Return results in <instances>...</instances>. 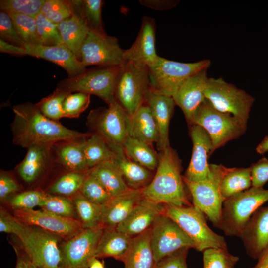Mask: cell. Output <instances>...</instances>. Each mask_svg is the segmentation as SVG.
<instances>
[{"label":"cell","instance_id":"d590c367","mask_svg":"<svg viewBox=\"0 0 268 268\" xmlns=\"http://www.w3.org/2000/svg\"><path fill=\"white\" fill-rule=\"evenodd\" d=\"M84 153L88 168L106 161H113L115 155L107 143L99 135L90 134L85 141Z\"/></svg>","mask_w":268,"mask_h":268},{"label":"cell","instance_id":"836d02e7","mask_svg":"<svg viewBox=\"0 0 268 268\" xmlns=\"http://www.w3.org/2000/svg\"><path fill=\"white\" fill-rule=\"evenodd\" d=\"M126 155L133 161L150 171L156 170L158 154L147 143L129 136L123 146Z\"/></svg>","mask_w":268,"mask_h":268},{"label":"cell","instance_id":"484cf974","mask_svg":"<svg viewBox=\"0 0 268 268\" xmlns=\"http://www.w3.org/2000/svg\"><path fill=\"white\" fill-rule=\"evenodd\" d=\"M122 261L124 268H155L156 262L151 244V228L132 238Z\"/></svg>","mask_w":268,"mask_h":268},{"label":"cell","instance_id":"4316f807","mask_svg":"<svg viewBox=\"0 0 268 268\" xmlns=\"http://www.w3.org/2000/svg\"><path fill=\"white\" fill-rule=\"evenodd\" d=\"M71 4L73 11L71 15L57 25L63 44L70 49L80 60V50L90 29L85 19Z\"/></svg>","mask_w":268,"mask_h":268},{"label":"cell","instance_id":"d6a6232c","mask_svg":"<svg viewBox=\"0 0 268 268\" xmlns=\"http://www.w3.org/2000/svg\"><path fill=\"white\" fill-rule=\"evenodd\" d=\"M252 187L250 167L228 168L220 185V193L224 201Z\"/></svg>","mask_w":268,"mask_h":268},{"label":"cell","instance_id":"cb8c5ba5","mask_svg":"<svg viewBox=\"0 0 268 268\" xmlns=\"http://www.w3.org/2000/svg\"><path fill=\"white\" fill-rule=\"evenodd\" d=\"M145 103L149 107L159 131L158 150H163L170 146L169 126L176 105L172 97L157 94L148 90Z\"/></svg>","mask_w":268,"mask_h":268},{"label":"cell","instance_id":"ba28073f","mask_svg":"<svg viewBox=\"0 0 268 268\" xmlns=\"http://www.w3.org/2000/svg\"><path fill=\"white\" fill-rule=\"evenodd\" d=\"M210 65L208 59L186 63L160 57L154 65L148 67L149 90L157 94L173 97L184 80L197 72L209 68Z\"/></svg>","mask_w":268,"mask_h":268},{"label":"cell","instance_id":"8992f818","mask_svg":"<svg viewBox=\"0 0 268 268\" xmlns=\"http://www.w3.org/2000/svg\"><path fill=\"white\" fill-rule=\"evenodd\" d=\"M194 124L202 127L210 135L212 143L211 155L228 142L244 134L247 125L234 115L217 110L206 99L195 113L192 125Z\"/></svg>","mask_w":268,"mask_h":268},{"label":"cell","instance_id":"816d5d0a","mask_svg":"<svg viewBox=\"0 0 268 268\" xmlns=\"http://www.w3.org/2000/svg\"><path fill=\"white\" fill-rule=\"evenodd\" d=\"M189 249L183 248L164 257L156 263L155 268H188L186 258Z\"/></svg>","mask_w":268,"mask_h":268},{"label":"cell","instance_id":"1f68e13d","mask_svg":"<svg viewBox=\"0 0 268 268\" xmlns=\"http://www.w3.org/2000/svg\"><path fill=\"white\" fill-rule=\"evenodd\" d=\"M86 138L65 141L57 148V154L59 161L70 171L83 172L90 170L84 153Z\"/></svg>","mask_w":268,"mask_h":268},{"label":"cell","instance_id":"e0dca14e","mask_svg":"<svg viewBox=\"0 0 268 268\" xmlns=\"http://www.w3.org/2000/svg\"><path fill=\"white\" fill-rule=\"evenodd\" d=\"M189 134L193 143L192 153L183 177L193 182L203 181L211 172L208 158L212 149V140L206 130L198 125L190 126Z\"/></svg>","mask_w":268,"mask_h":268},{"label":"cell","instance_id":"db71d44e","mask_svg":"<svg viewBox=\"0 0 268 268\" xmlns=\"http://www.w3.org/2000/svg\"><path fill=\"white\" fill-rule=\"evenodd\" d=\"M143 6L158 11L170 9L175 7L179 0H139Z\"/></svg>","mask_w":268,"mask_h":268},{"label":"cell","instance_id":"d6986e66","mask_svg":"<svg viewBox=\"0 0 268 268\" xmlns=\"http://www.w3.org/2000/svg\"><path fill=\"white\" fill-rule=\"evenodd\" d=\"M239 237L249 256L258 260L262 256L268 248V206L253 213Z\"/></svg>","mask_w":268,"mask_h":268},{"label":"cell","instance_id":"30bf717a","mask_svg":"<svg viewBox=\"0 0 268 268\" xmlns=\"http://www.w3.org/2000/svg\"><path fill=\"white\" fill-rule=\"evenodd\" d=\"M120 66L99 67L61 81L57 87L71 93L94 95L108 105L115 101L116 83Z\"/></svg>","mask_w":268,"mask_h":268},{"label":"cell","instance_id":"d4e9b609","mask_svg":"<svg viewBox=\"0 0 268 268\" xmlns=\"http://www.w3.org/2000/svg\"><path fill=\"white\" fill-rule=\"evenodd\" d=\"M108 145L115 155L113 161L119 167L129 188L142 189L149 184L153 177L150 170L129 158L122 146Z\"/></svg>","mask_w":268,"mask_h":268},{"label":"cell","instance_id":"f1b7e54d","mask_svg":"<svg viewBox=\"0 0 268 268\" xmlns=\"http://www.w3.org/2000/svg\"><path fill=\"white\" fill-rule=\"evenodd\" d=\"M131 117L130 136L152 146L159 140L158 127L149 107L144 103Z\"/></svg>","mask_w":268,"mask_h":268},{"label":"cell","instance_id":"3957f363","mask_svg":"<svg viewBox=\"0 0 268 268\" xmlns=\"http://www.w3.org/2000/svg\"><path fill=\"white\" fill-rule=\"evenodd\" d=\"M158 159L152 180L142 189L143 197L163 205H191L185 191L181 161L176 151L169 146L160 151Z\"/></svg>","mask_w":268,"mask_h":268},{"label":"cell","instance_id":"8fae6325","mask_svg":"<svg viewBox=\"0 0 268 268\" xmlns=\"http://www.w3.org/2000/svg\"><path fill=\"white\" fill-rule=\"evenodd\" d=\"M87 125L93 134L99 135L108 145L123 147L130 136L131 117L117 100L107 107L91 110Z\"/></svg>","mask_w":268,"mask_h":268},{"label":"cell","instance_id":"f5cc1de1","mask_svg":"<svg viewBox=\"0 0 268 268\" xmlns=\"http://www.w3.org/2000/svg\"><path fill=\"white\" fill-rule=\"evenodd\" d=\"M17 182L9 174L1 172L0 175V200L3 201L19 190Z\"/></svg>","mask_w":268,"mask_h":268},{"label":"cell","instance_id":"2e32d148","mask_svg":"<svg viewBox=\"0 0 268 268\" xmlns=\"http://www.w3.org/2000/svg\"><path fill=\"white\" fill-rule=\"evenodd\" d=\"M103 229H84L60 245L62 268H88L95 254Z\"/></svg>","mask_w":268,"mask_h":268},{"label":"cell","instance_id":"bcb514c9","mask_svg":"<svg viewBox=\"0 0 268 268\" xmlns=\"http://www.w3.org/2000/svg\"><path fill=\"white\" fill-rule=\"evenodd\" d=\"M45 0H1V10L28 15L34 18L40 13Z\"/></svg>","mask_w":268,"mask_h":268},{"label":"cell","instance_id":"681fc988","mask_svg":"<svg viewBox=\"0 0 268 268\" xmlns=\"http://www.w3.org/2000/svg\"><path fill=\"white\" fill-rule=\"evenodd\" d=\"M0 38L10 43L23 47L25 42L18 34L8 14L1 10L0 12Z\"/></svg>","mask_w":268,"mask_h":268},{"label":"cell","instance_id":"f35d334b","mask_svg":"<svg viewBox=\"0 0 268 268\" xmlns=\"http://www.w3.org/2000/svg\"><path fill=\"white\" fill-rule=\"evenodd\" d=\"M6 12L10 17L18 34L25 43L41 45L35 18L13 12Z\"/></svg>","mask_w":268,"mask_h":268},{"label":"cell","instance_id":"f6af8a7d","mask_svg":"<svg viewBox=\"0 0 268 268\" xmlns=\"http://www.w3.org/2000/svg\"><path fill=\"white\" fill-rule=\"evenodd\" d=\"M80 193L89 201L100 205L105 204L113 197L100 182L90 174L89 171Z\"/></svg>","mask_w":268,"mask_h":268},{"label":"cell","instance_id":"6f0895ef","mask_svg":"<svg viewBox=\"0 0 268 268\" xmlns=\"http://www.w3.org/2000/svg\"><path fill=\"white\" fill-rule=\"evenodd\" d=\"M30 262L24 255L17 254L15 268H29Z\"/></svg>","mask_w":268,"mask_h":268},{"label":"cell","instance_id":"4dcf8cb0","mask_svg":"<svg viewBox=\"0 0 268 268\" xmlns=\"http://www.w3.org/2000/svg\"><path fill=\"white\" fill-rule=\"evenodd\" d=\"M89 172L113 197L121 195L130 189L114 161L101 163L90 169Z\"/></svg>","mask_w":268,"mask_h":268},{"label":"cell","instance_id":"91938a15","mask_svg":"<svg viewBox=\"0 0 268 268\" xmlns=\"http://www.w3.org/2000/svg\"><path fill=\"white\" fill-rule=\"evenodd\" d=\"M88 268H105L104 263L100 261L98 258L94 257L90 261Z\"/></svg>","mask_w":268,"mask_h":268},{"label":"cell","instance_id":"c3c4849f","mask_svg":"<svg viewBox=\"0 0 268 268\" xmlns=\"http://www.w3.org/2000/svg\"><path fill=\"white\" fill-rule=\"evenodd\" d=\"M46 193L38 191L30 190L13 195L8 199L10 206L15 209H33L44 201Z\"/></svg>","mask_w":268,"mask_h":268},{"label":"cell","instance_id":"74e56055","mask_svg":"<svg viewBox=\"0 0 268 268\" xmlns=\"http://www.w3.org/2000/svg\"><path fill=\"white\" fill-rule=\"evenodd\" d=\"M70 1L85 19L90 30L105 33L102 20V0H76Z\"/></svg>","mask_w":268,"mask_h":268},{"label":"cell","instance_id":"94428289","mask_svg":"<svg viewBox=\"0 0 268 268\" xmlns=\"http://www.w3.org/2000/svg\"><path fill=\"white\" fill-rule=\"evenodd\" d=\"M29 268H37L36 267H35L33 264H32V263H31L30 262Z\"/></svg>","mask_w":268,"mask_h":268},{"label":"cell","instance_id":"44dd1931","mask_svg":"<svg viewBox=\"0 0 268 268\" xmlns=\"http://www.w3.org/2000/svg\"><path fill=\"white\" fill-rule=\"evenodd\" d=\"M164 210L163 204L143 197L116 229L132 237L137 236L150 229Z\"/></svg>","mask_w":268,"mask_h":268},{"label":"cell","instance_id":"ee69618b","mask_svg":"<svg viewBox=\"0 0 268 268\" xmlns=\"http://www.w3.org/2000/svg\"><path fill=\"white\" fill-rule=\"evenodd\" d=\"M70 0H45L41 12L49 20L58 24L72 14Z\"/></svg>","mask_w":268,"mask_h":268},{"label":"cell","instance_id":"ab89813d","mask_svg":"<svg viewBox=\"0 0 268 268\" xmlns=\"http://www.w3.org/2000/svg\"><path fill=\"white\" fill-rule=\"evenodd\" d=\"M70 94L57 87L52 94L35 104L45 117L57 121L63 118V104L66 98Z\"/></svg>","mask_w":268,"mask_h":268},{"label":"cell","instance_id":"ac0fdd59","mask_svg":"<svg viewBox=\"0 0 268 268\" xmlns=\"http://www.w3.org/2000/svg\"><path fill=\"white\" fill-rule=\"evenodd\" d=\"M208 69L203 68L187 78L172 97L190 126L198 108L206 100L204 91L209 78Z\"/></svg>","mask_w":268,"mask_h":268},{"label":"cell","instance_id":"83f0119b","mask_svg":"<svg viewBox=\"0 0 268 268\" xmlns=\"http://www.w3.org/2000/svg\"><path fill=\"white\" fill-rule=\"evenodd\" d=\"M51 145H37L29 147L17 171L26 183L37 180L44 173L50 162Z\"/></svg>","mask_w":268,"mask_h":268},{"label":"cell","instance_id":"9f6ffc18","mask_svg":"<svg viewBox=\"0 0 268 268\" xmlns=\"http://www.w3.org/2000/svg\"><path fill=\"white\" fill-rule=\"evenodd\" d=\"M258 260L257 264L252 268H268V248Z\"/></svg>","mask_w":268,"mask_h":268},{"label":"cell","instance_id":"7a4b0ae2","mask_svg":"<svg viewBox=\"0 0 268 268\" xmlns=\"http://www.w3.org/2000/svg\"><path fill=\"white\" fill-rule=\"evenodd\" d=\"M0 231L15 235L25 256L37 268H62L60 237L38 227L23 224L6 210L0 211Z\"/></svg>","mask_w":268,"mask_h":268},{"label":"cell","instance_id":"277c9868","mask_svg":"<svg viewBox=\"0 0 268 268\" xmlns=\"http://www.w3.org/2000/svg\"><path fill=\"white\" fill-rule=\"evenodd\" d=\"M164 214L173 220L190 238L194 249L200 252L211 248H227L224 238L208 226L204 213L193 205H164Z\"/></svg>","mask_w":268,"mask_h":268},{"label":"cell","instance_id":"60d3db41","mask_svg":"<svg viewBox=\"0 0 268 268\" xmlns=\"http://www.w3.org/2000/svg\"><path fill=\"white\" fill-rule=\"evenodd\" d=\"M39 207L56 215L78 220L74 203L70 197L47 194Z\"/></svg>","mask_w":268,"mask_h":268},{"label":"cell","instance_id":"52a82bcc","mask_svg":"<svg viewBox=\"0 0 268 268\" xmlns=\"http://www.w3.org/2000/svg\"><path fill=\"white\" fill-rule=\"evenodd\" d=\"M149 89L148 66L124 61L117 77L115 98L130 117L145 103Z\"/></svg>","mask_w":268,"mask_h":268},{"label":"cell","instance_id":"9a60e30c","mask_svg":"<svg viewBox=\"0 0 268 268\" xmlns=\"http://www.w3.org/2000/svg\"><path fill=\"white\" fill-rule=\"evenodd\" d=\"M13 214L20 223L38 227L64 241L72 238L84 229L77 219L62 217L42 209H15Z\"/></svg>","mask_w":268,"mask_h":268},{"label":"cell","instance_id":"e575fe53","mask_svg":"<svg viewBox=\"0 0 268 268\" xmlns=\"http://www.w3.org/2000/svg\"><path fill=\"white\" fill-rule=\"evenodd\" d=\"M70 198L74 203L78 220L84 229L102 228L101 205L89 201L80 192Z\"/></svg>","mask_w":268,"mask_h":268},{"label":"cell","instance_id":"ffe728a7","mask_svg":"<svg viewBox=\"0 0 268 268\" xmlns=\"http://www.w3.org/2000/svg\"><path fill=\"white\" fill-rule=\"evenodd\" d=\"M155 22L153 18L143 16L137 37L130 48L125 50L124 61L133 62L148 66L159 58L155 50Z\"/></svg>","mask_w":268,"mask_h":268},{"label":"cell","instance_id":"8d00e7d4","mask_svg":"<svg viewBox=\"0 0 268 268\" xmlns=\"http://www.w3.org/2000/svg\"><path fill=\"white\" fill-rule=\"evenodd\" d=\"M89 171H70L63 175L51 185L49 192L55 195L71 197L80 192Z\"/></svg>","mask_w":268,"mask_h":268},{"label":"cell","instance_id":"7dc6e473","mask_svg":"<svg viewBox=\"0 0 268 268\" xmlns=\"http://www.w3.org/2000/svg\"><path fill=\"white\" fill-rule=\"evenodd\" d=\"M90 95L82 92L70 93L63 104V117L77 118L88 107Z\"/></svg>","mask_w":268,"mask_h":268},{"label":"cell","instance_id":"f907efd6","mask_svg":"<svg viewBox=\"0 0 268 268\" xmlns=\"http://www.w3.org/2000/svg\"><path fill=\"white\" fill-rule=\"evenodd\" d=\"M251 170L252 187L262 188L268 181V159L264 157L252 163Z\"/></svg>","mask_w":268,"mask_h":268},{"label":"cell","instance_id":"603a6c76","mask_svg":"<svg viewBox=\"0 0 268 268\" xmlns=\"http://www.w3.org/2000/svg\"><path fill=\"white\" fill-rule=\"evenodd\" d=\"M143 197L142 189H132L112 197L107 202L101 205V227L103 229H116Z\"/></svg>","mask_w":268,"mask_h":268},{"label":"cell","instance_id":"5b68a950","mask_svg":"<svg viewBox=\"0 0 268 268\" xmlns=\"http://www.w3.org/2000/svg\"><path fill=\"white\" fill-rule=\"evenodd\" d=\"M268 201V189L250 188L226 200L219 229L228 236L239 237L253 213Z\"/></svg>","mask_w":268,"mask_h":268},{"label":"cell","instance_id":"f546056e","mask_svg":"<svg viewBox=\"0 0 268 268\" xmlns=\"http://www.w3.org/2000/svg\"><path fill=\"white\" fill-rule=\"evenodd\" d=\"M132 237L115 229H104L97 246L95 257H112L122 261Z\"/></svg>","mask_w":268,"mask_h":268},{"label":"cell","instance_id":"7402d4cb","mask_svg":"<svg viewBox=\"0 0 268 268\" xmlns=\"http://www.w3.org/2000/svg\"><path fill=\"white\" fill-rule=\"evenodd\" d=\"M23 47L27 55L45 59L63 67L68 77L78 75L86 70L76 55L64 44L46 46L25 43Z\"/></svg>","mask_w":268,"mask_h":268},{"label":"cell","instance_id":"680465c9","mask_svg":"<svg viewBox=\"0 0 268 268\" xmlns=\"http://www.w3.org/2000/svg\"><path fill=\"white\" fill-rule=\"evenodd\" d=\"M256 151L259 154H263L268 151V136H265L257 145Z\"/></svg>","mask_w":268,"mask_h":268},{"label":"cell","instance_id":"4fadbf2b","mask_svg":"<svg viewBox=\"0 0 268 268\" xmlns=\"http://www.w3.org/2000/svg\"><path fill=\"white\" fill-rule=\"evenodd\" d=\"M124 51L115 37L90 30L80 50V61L85 67L120 66L124 62Z\"/></svg>","mask_w":268,"mask_h":268},{"label":"cell","instance_id":"11a10c76","mask_svg":"<svg viewBox=\"0 0 268 268\" xmlns=\"http://www.w3.org/2000/svg\"><path fill=\"white\" fill-rule=\"evenodd\" d=\"M0 51L16 55H27L26 51L23 47L8 42L1 38H0Z\"/></svg>","mask_w":268,"mask_h":268},{"label":"cell","instance_id":"6da1fadb","mask_svg":"<svg viewBox=\"0 0 268 268\" xmlns=\"http://www.w3.org/2000/svg\"><path fill=\"white\" fill-rule=\"evenodd\" d=\"M11 124L13 143L22 147L37 145H52L58 141L80 139L90 134L68 129L45 117L36 104L26 102L13 107Z\"/></svg>","mask_w":268,"mask_h":268},{"label":"cell","instance_id":"9c48e42d","mask_svg":"<svg viewBox=\"0 0 268 268\" xmlns=\"http://www.w3.org/2000/svg\"><path fill=\"white\" fill-rule=\"evenodd\" d=\"M210 174L205 181L193 182L184 177L183 181L192 198L193 205L201 210L219 228L224 200L220 193L222 178L228 168L223 165L210 164Z\"/></svg>","mask_w":268,"mask_h":268},{"label":"cell","instance_id":"7c38bea8","mask_svg":"<svg viewBox=\"0 0 268 268\" xmlns=\"http://www.w3.org/2000/svg\"><path fill=\"white\" fill-rule=\"evenodd\" d=\"M204 93L206 99L216 109L248 123L255 99L245 90L222 77H211L208 79Z\"/></svg>","mask_w":268,"mask_h":268},{"label":"cell","instance_id":"b9f144b4","mask_svg":"<svg viewBox=\"0 0 268 268\" xmlns=\"http://www.w3.org/2000/svg\"><path fill=\"white\" fill-rule=\"evenodd\" d=\"M239 259L227 248H208L203 251V268H234Z\"/></svg>","mask_w":268,"mask_h":268},{"label":"cell","instance_id":"5bb4252c","mask_svg":"<svg viewBox=\"0 0 268 268\" xmlns=\"http://www.w3.org/2000/svg\"><path fill=\"white\" fill-rule=\"evenodd\" d=\"M150 228L151 244L156 263L181 249L194 248L190 238L173 220L164 214L156 219Z\"/></svg>","mask_w":268,"mask_h":268},{"label":"cell","instance_id":"7bdbcfd3","mask_svg":"<svg viewBox=\"0 0 268 268\" xmlns=\"http://www.w3.org/2000/svg\"><path fill=\"white\" fill-rule=\"evenodd\" d=\"M41 45L52 46L64 44L57 24L47 19L41 12L35 17Z\"/></svg>","mask_w":268,"mask_h":268}]
</instances>
